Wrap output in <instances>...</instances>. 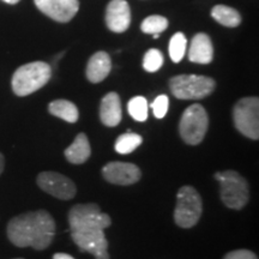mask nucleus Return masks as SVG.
<instances>
[{"label": "nucleus", "instance_id": "obj_1", "mask_svg": "<svg viewBox=\"0 0 259 259\" xmlns=\"http://www.w3.org/2000/svg\"><path fill=\"white\" fill-rule=\"evenodd\" d=\"M8 238L17 247L46 250L56 234V222L46 210L21 213L8 225Z\"/></svg>", "mask_w": 259, "mask_h": 259}, {"label": "nucleus", "instance_id": "obj_2", "mask_svg": "<svg viewBox=\"0 0 259 259\" xmlns=\"http://www.w3.org/2000/svg\"><path fill=\"white\" fill-rule=\"evenodd\" d=\"M51 76L52 67L44 61L22 65L12 76V90L17 96H28L46 85Z\"/></svg>", "mask_w": 259, "mask_h": 259}, {"label": "nucleus", "instance_id": "obj_3", "mask_svg": "<svg viewBox=\"0 0 259 259\" xmlns=\"http://www.w3.org/2000/svg\"><path fill=\"white\" fill-rule=\"evenodd\" d=\"M215 179L220 181L221 199L227 208L241 210L250 199V189L246 179L235 170L215 173Z\"/></svg>", "mask_w": 259, "mask_h": 259}, {"label": "nucleus", "instance_id": "obj_4", "mask_svg": "<svg viewBox=\"0 0 259 259\" xmlns=\"http://www.w3.org/2000/svg\"><path fill=\"white\" fill-rule=\"evenodd\" d=\"M216 88L215 80L199 74H179L171 77L169 89L180 100H202Z\"/></svg>", "mask_w": 259, "mask_h": 259}, {"label": "nucleus", "instance_id": "obj_5", "mask_svg": "<svg viewBox=\"0 0 259 259\" xmlns=\"http://www.w3.org/2000/svg\"><path fill=\"white\" fill-rule=\"evenodd\" d=\"M203 212L200 194L194 187L183 186L178 191L177 205L174 210V221L181 228H192L199 221Z\"/></svg>", "mask_w": 259, "mask_h": 259}, {"label": "nucleus", "instance_id": "obj_6", "mask_svg": "<svg viewBox=\"0 0 259 259\" xmlns=\"http://www.w3.org/2000/svg\"><path fill=\"white\" fill-rule=\"evenodd\" d=\"M208 113L202 105L194 103L187 107L181 115L179 132L183 141L189 145H198L208 132Z\"/></svg>", "mask_w": 259, "mask_h": 259}, {"label": "nucleus", "instance_id": "obj_7", "mask_svg": "<svg viewBox=\"0 0 259 259\" xmlns=\"http://www.w3.org/2000/svg\"><path fill=\"white\" fill-rule=\"evenodd\" d=\"M70 231L83 229H103L111 227L112 219L101 211L96 203L77 204L69 211Z\"/></svg>", "mask_w": 259, "mask_h": 259}, {"label": "nucleus", "instance_id": "obj_8", "mask_svg": "<svg viewBox=\"0 0 259 259\" xmlns=\"http://www.w3.org/2000/svg\"><path fill=\"white\" fill-rule=\"evenodd\" d=\"M233 120L236 130L245 137L257 141L259 138V100L244 97L233 109Z\"/></svg>", "mask_w": 259, "mask_h": 259}, {"label": "nucleus", "instance_id": "obj_9", "mask_svg": "<svg viewBox=\"0 0 259 259\" xmlns=\"http://www.w3.org/2000/svg\"><path fill=\"white\" fill-rule=\"evenodd\" d=\"M71 238L80 251L92 253L95 259H109L108 241L103 229L72 231Z\"/></svg>", "mask_w": 259, "mask_h": 259}, {"label": "nucleus", "instance_id": "obj_10", "mask_svg": "<svg viewBox=\"0 0 259 259\" xmlns=\"http://www.w3.org/2000/svg\"><path fill=\"white\" fill-rule=\"evenodd\" d=\"M36 183L42 191L58 199H72L77 191L72 180L57 171H42L37 176Z\"/></svg>", "mask_w": 259, "mask_h": 259}, {"label": "nucleus", "instance_id": "obj_11", "mask_svg": "<svg viewBox=\"0 0 259 259\" xmlns=\"http://www.w3.org/2000/svg\"><path fill=\"white\" fill-rule=\"evenodd\" d=\"M102 177L114 185L128 186L141 180L142 171L138 166L128 162H109L102 168Z\"/></svg>", "mask_w": 259, "mask_h": 259}, {"label": "nucleus", "instance_id": "obj_12", "mask_svg": "<svg viewBox=\"0 0 259 259\" xmlns=\"http://www.w3.org/2000/svg\"><path fill=\"white\" fill-rule=\"evenodd\" d=\"M34 2L42 14L60 23L70 22L79 9L78 0H34Z\"/></svg>", "mask_w": 259, "mask_h": 259}, {"label": "nucleus", "instance_id": "obj_13", "mask_svg": "<svg viewBox=\"0 0 259 259\" xmlns=\"http://www.w3.org/2000/svg\"><path fill=\"white\" fill-rule=\"evenodd\" d=\"M106 24L114 32L127 30L131 24V10L126 0H111L106 10Z\"/></svg>", "mask_w": 259, "mask_h": 259}, {"label": "nucleus", "instance_id": "obj_14", "mask_svg": "<svg viewBox=\"0 0 259 259\" xmlns=\"http://www.w3.org/2000/svg\"><path fill=\"white\" fill-rule=\"evenodd\" d=\"M100 119L107 127H114L122 119L121 101L116 93H108L103 97L100 106Z\"/></svg>", "mask_w": 259, "mask_h": 259}, {"label": "nucleus", "instance_id": "obj_15", "mask_svg": "<svg viewBox=\"0 0 259 259\" xmlns=\"http://www.w3.org/2000/svg\"><path fill=\"white\" fill-rule=\"evenodd\" d=\"M213 58V46L210 37L204 32L194 35L189 51V59L197 64H210Z\"/></svg>", "mask_w": 259, "mask_h": 259}, {"label": "nucleus", "instance_id": "obj_16", "mask_svg": "<svg viewBox=\"0 0 259 259\" xmlns=\"http://www.w3.org/2000/svg\"><path fill=\"white\" fill-rule=\"evenodd\" d=\"M112 70L111 57L106 52H97L90 58L87 65V78L92 83H100Z\"/></svg>", "mask_w": 259, "mask_h": 259}, {"label": "nucleus", "instance_id": "obj_17", "mask_svg": "<svg viewBox=\"0 0 259 259\" xmlns=\"http://www.w3.org/2000/svg\"><path fill=\"white\" fill-rule=\"evenodd\" d=\"M65 157L72 164H82L88 161L92 155V147H90L89 139L85 134L77 135L73 143L66 148L65 150Z\"/></svg>", "mask_w": 259, "mask_h": 259}, {"label": "nucleus", "instance_id": "obj_18", "mask_svg": "<svg viewBox=\"0 0 259 259\" xmlns=\"http://www.w3.org/2000/svg\"><path fill=\"white\" fill-rule=\"evenodd\" d=\"M48 111L52 115L63 119L67 122H71V124L76 122L79 118V112L77 106L72 102L67 101V100H56V101L51 102L50 106H48Z\"/></svg>", "mask_w": 259, "mask_h": 259}, {"label": "nucleus", "instance_id": "obj_19", "mask_svg": "<svg viewBox=\"0 0 259 259\" xmlns=\"http://www.w3.org/2000/svg\"><path fill=\"white\" fill-rule=\"evenodd\" d=\"M211 16L216 22L228 28H235L241 23V16L234 9L226 5H216L211 10Z\"/></svg>", "mask_w": 259, "mask_h": 259}, {"label": "nucleus", "instance_id": "obj_20", "mask_svg": "<svg viewBox=\"0 0 259 259\" xmlns=\"http://www.w3.org/2000/svg\"><path fill=\"white\" fill-rule=\"evenodd\" d=\"M142 142H143L142 136L128 131L127 134L119 136L118 139H116L115 147H114L115 151L121 155L131 154L132 151H135L136 149L142 144Z\"/></svg>", "mask_w": 259, "mask_h": 259}, {"label": "nucleus", "instance_id": "obj_21", "mask_svg": "<svg viewBox=\"0 0 259 259\" xmlns=\"http://www.w3.org/2000/svg\"><path fill=\"white\" fill-rule=\"evenodd\" d=\"M186 46L187 40L183 32H177L171 36L168 51H169V57L173 63H180L183 60L186 53Z\"/></svg>", "mask_w": 259, "mask_h": 259}, {"label": "nucleus", "instance_id": "obj_22", "mask_svg": "<svg viewBox=\"0 0 259 259\" xmlns=\"http://www.w3.org/2000/svg\"><path fill=\"white\" fill-rule=\"evenodd\" d=\"M148 101L143 96H135L130 100L127 103L128 114L135 119L136 121L143 122L148 118Z\"/></svg>", "mask_w": 259, "mask_h": 259}, {"label": "nucleus", "instance_id": "obj_23", "mask_svg": "<svg viewBox=\"0 0 259 259\" xmlns=\"http://www.w3.org/2000/svg\"><path fill=\"white\" fill-rule=\"evenodd\" d=\"M168 19L163 16H149L142 22L141 29L144 34H161L168 28Z\"/></svg>", "mask_w": 259, "mask_h": 259}, {"label": "nucleus", "instance_id": "obj_24", "mask_svg": "<svg viewBox=\"0 0 259 259\" xmlns=\"http://www.w3.org/2000/svg\"><path fill=\"white\" fill-rule=\"evenodd\" d=\"M163 65V56L156 48H151L145 53L143 59V67L148 72H156Z\"/></svg>", "mask_w": 259, "mask_h": 259}, {"label": "nucleus", "instance_id": "obj_25", "mask_svg": "<svg viewBox=\"0 0 259 259\" xmlns=\"http://www.w3.org/2000/svg\"><path fill=\"white\" fill-rule=\"evenodd\" d=\"M153 108L155 118L162 119L167 114L168 107H169V99L167 95H160L154 100V102L150 105Z\"/></svg>", "mask_w": 259, "mask_h": 259}, {"label": "nucleus", "instance_id": "obj_26", "mask_svg": "<svg viewBox=\"0 0 259 259\" xmlns=\"http://www.w3.org/2000/svg\"><path fill=\"white\" fill-rule=\"evenodd\" d=\"M223 259H258V257L250 250H235L228 252Z\"/></svg>", "mask_w": 259, "mask_h": 259}, {"label": "nucleus", "instance_id": "obj_27", "mask_svg": "<svg viewBox=\"0 0 259 259\" xmlns=\"http://www.w3.org/2000/svg\"><path fill=\"white\" fill-rule=\"evenodd\" d=\"M53 259H74L72 255L67 253H56L53 255Z\"/></svg>", "mask_w": 259, "mask_h": 259}, {"label": "nucleus", "instance_id": "obj_28", "mask_svg": "<svg viewBox=\"0 0 259 259\" xmlns=\"http://www.w3.org/2000/svg\"><path fill=\"white\" fill-rule=\"evenodd\" d=\"M4 167H5V158H4V155L0 153V176H2V173L4 171Z\"/></svg>", "mask_w": 259, "mask_h": 259}, {"label": "nucleus", "instance_id": "obj_29", "mask_svg": "<svg viewBox=\"0 0 259 259\" xmlns=\"http://www.w3.org/2000/svg\"><path fill=\"white\" fill-rule=\"evenodd\" d=\"M3 2L8 3V4H11V5H14V4H17V3L19 2V0H3Z\"/></svg>", "mask_w": 259, "mask_h": 259}, {"label": "nucleus", "instance_id": "obj_30", "mask_svg": "<svg viewBox=\"0 0 259 259\" xmlns=\"http://www.w3.org/2000/svg\"><path fill=\"white\" fill-rule=\"evenodd\" d=\"M160 37V34H154V38H158Z\"/></svg>", "mask_w": 259, "mask_h": 259}, {"label": "nucleus", "instance_id": "obj_31", "mask_svg": "<svg viewBox=\"0 0 259 259\" xmlns=\"http://www.w3.org/2000/svg\"><path fill=\"white\" fill-rule=\"evenodd\" d=\"M15 259H23V258H15Z\"/></svg>", "mask_w": 259, "mask_h": 259}]
</instances>
